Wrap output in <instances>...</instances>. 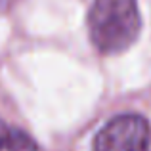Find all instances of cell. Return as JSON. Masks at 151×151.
<instances>
[{"label":"cell","instance_id":"1","mask_svg":"<svg viewBox=\"0 0 151 151\" xmlns=\"http://www.w3.org/2000/svg\"><path fill=\"white\" fill-rule=\"evenodd\" d=\"M140 27L138 0H94L90 8V38L101 54L124 52L136 42Z\"/></svg>","mask_w":151,"mask_h":151},{"label":"cell","instance_id":"2","mask_svg":"<svg viewBox=\"0 0 151 151\" xmlns=\"http://www.w3.org/2000/svg\"><path fill=\"white\" fill-rule=\"evenodd\" d=\"M94 151H151V128L142 115H119L98 132Z\"/></svg>","mask_w":151,"mask_h":151},{"label":"cell","instance_id":"3","mask_svg":"<svg viewBox=\"0 0 151 151\" xmlns=\"http://www.w3.org/2000/svg\"><path fill=\"white\" fill-rule=\"evenodd\" d=\"M0 151H38V145L29 134L0 119Z\"/></svg>","mask_w":151,"mask_h":151},{"label":"cell","instance_id":"4","mask_svg":"<svg viewBox=\"0 0 151 151\" xmlns=\"http://www.w3.org/2000/svg\"><path fill=\"white\" fill-rule=\"evenodd\" d=\"M6 2H8V0H0V12H2L4 8H6Z\"/></svg>","mask_w":151,"mask_h":151}]
</instances>
